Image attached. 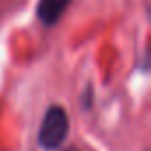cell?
I'll list each match as a JSON object with an SVG mask.
<instances>
[{"label": "cell", "instance_id": "3", "mask_svg": "<svg viewBox=\"0 0 151 151\" xmlns=\"http://www.w3.org/2000/svg\"><path fill=\"white\" fill-rule=\"evenodd\" d=\"M66 151H75V149H66Z\"/></svg>", "mask_w": 151, "mask_h": 151}, {"label": "cell", "instance_id": "2", "mask_svg": "<svg viewBox=\"0 0 151 151\" xmlns=\"http://www.w3.org/2000/svg\"><path fill=\"white\" fill-rule=\"evenodd\" d=\"M71 0H39L37 4V18L45 25H55L59 18L66 13Z\"/></svg>", "mask_w": 151, "mask_h": 151}, {"label": "cell", "instance_id": "1", "mask_svg": "<svg viewBox=\"0 0 151 151\" xmlns=\"http://www.w3.org/2000/svg\"><path fill=\"white\" fill-rule=\"evenodd\" d=\"M69 130V117L66 110L59 105H52L41 123L37 142L43 149H57L68 137Z\"/></svg>", "mask_w": 151, "mask_h": 151}]
</instances>
